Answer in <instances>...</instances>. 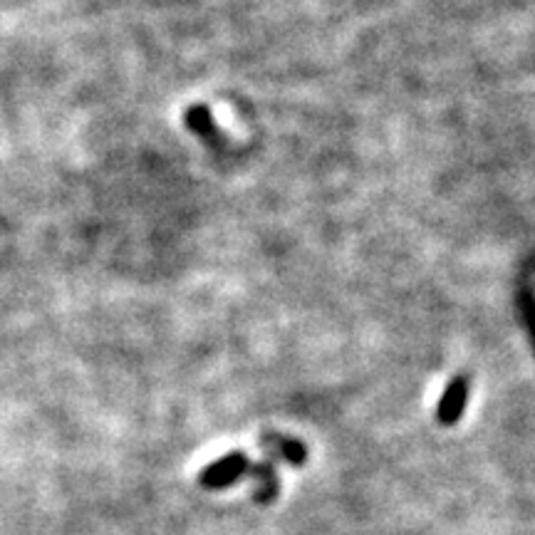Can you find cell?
<instances>
[{
  "mask_svg": "<svg viewBox=\"0 0 535 535\" xmlns=\"http://www.w3.org/2000/svg\"><path fill=\"white\" fill-rule=\"evenodd\" d=\"M251 469V461L243 451H231L223 459L214 461V464L206 466L199 474V486L206 488V491H223V488L233 486L243 479Z\"/></svg>",
  "mask_w": 535,
  "mask_h": 535,
  "instance_id": "6da1fadb",
  "label": "cell"
},
{
  "mask_svg": "<svg viewBox=\"0 0 535 535\" xmlns=\"http://www.w3.org/2000/svg\"><path fill=\"white\" fill-rule=\"evenodd\" d=\"M466 402H469V377L459 375L449 382V387L444 389V397L439 399V407H436V422L441 427H454L461 417H464Z\"/></svg>",
  "mask_w": 535,
  "mask_h": 535,
  "instance_id": "7a4b0ae2",
  "label": "cell"
},
{
  "mask_svg": "<svg viewBox=\"0 0 535 535\" xmlns=\"http://www.w3.org/2000/svg\"><path fill=\"white\" fill-rule=\"evenodd\" d=\"M258 446L270 456V461H285L290 466H305L308 461V449H305L303 441L290 439L285 434H268L258 436Z\"/></svg>",
  "mask_w": 535,
  "mask_h": 535,
  "instance_id": "3957f363",
  "label": "cell"
},
{
  "mask_svg": "<svg viewBox=\"0 0 535 535\" xmlns=\"http://www.w3.org/2000/svg\"><path fill=\"white\" fill-rule=\"evenodd\" d=\"M248 474H251L253 479V498H256V503L270 506L280 493V479L273 461H258V464H253L251 469H248Z\"/></svg>",
  "mask_w": 535,
  "mask_h": 535,
  "instance_id": "277c9868",
  "label": "cell"
},
{
  "mask_svg": "<svg viewBox=\"0 0 535 535\" xmlns=\"http://www.w3.org/2000/svg\"><path fill=\"white\" fill-rule=\"evenodd\" d=\"M184 122H186V129H189L191 134H196L199 139H204L206 144L221 142V132H218L214 114H211L209 107H204V105L189 107L184 114Z\"/></svg>",
  "mask_w": 535,
  "mask_h": 535,
  "instance_id": "5b68a950",
  "label": "cell"
}]
</instances>
